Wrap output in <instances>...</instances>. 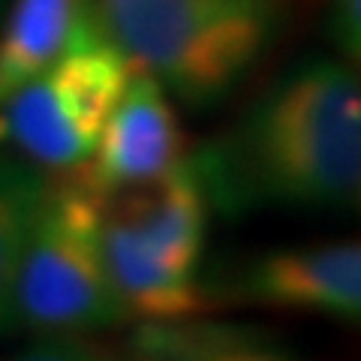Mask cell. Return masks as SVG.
<instances>
[{
  "label": "cell",
  "instance_id": "6da1fadb",
  "mask_svg": "<svg viewBox=\"0 0 361 361\" xmlns=\"http://www.w3.org/2000/svg\"><path fill=\"white\" fill-rule=\"evenodd\" d=\"M220 196L298 208L355 205L361 90L346 61H307L259 99L229 148L196 166Z\"/></svg>",
  "mask_w": 361,
  "mask_h": 361
},
{
  "label": "cell",
  "instance_id": "7a4b0ae2",
  "mask_svg": "<svg viewBox=\"0 0 361 361\" xmlns=\"http://www.w3.org/2000/svg\"><path fill=\"white\" fill-rule=\"evenodd\" d=\"M283 0H87L85 27L187 106L223 99L274 39Z\"/></svg>",
  "mask_w": 361,
  "mask_h": 361
},
{
  "label": "cell",
  "instance_id": "3957f363",
  "mask_svg": "<svg viewBox=\"0 0 361 361\" xmlns=\"http://www.w3.org/2000/svg\"><path fill=\"white\" fill-rule=\"evenodd\" d=\"M205 184L187 160L151 184L99 196L103 259L127 319L175 322L205 310Z\"/></svg>",
  "mask_w": 361,
  "mask_h": 361
},
{
  "label": "cell",
  "instance_id": "277c9868",
  "mask_svg": "<svg viewBox=\"0 0 361 361\" xmlns=\"http://www.w3.org/2000/svg\"><path fill=\"white\" fill-rule=\"evenodd\" d=\"M13 322L37 334H94L130 322L106 271L99 196L70 172L58 184L45 180L33 211L9 298Z\"/></svg>",
  "mask_w": 361,
  "mask_h": 361
},
{
  "label": "cell",
  "instance_id": "5b68a950",
  "mask_svg": "<svg viewBox=\"0 0 361 361\" xmlns=\"http://www.w3.org/2000/svg\"><path fill=\"white\" fill-rule=\"evenodd\" d=\"M130 66L78 27L61 58L0 103V142L51 172H70L94 154Z\"/></svg>",
  "mask_w": 361,
  "mask_h": 361
},
{
  "label": "cell",
  "instance_id": "8992f818",
  "mask_svg": "<svg viewBox=\"0 0 361 361\" xmlns=\"http://www.w3.org/2000/svg\"><path fill=\"white\" fill-rule=\"evenodd\" d=\"M184 163V133L172 97L154 75L133 70L94 154L70 175L94 196H111L169 175Z\"/></svg>",
  "mask_w": 361,
  "mask_h": 361
},
{
  "label": "cell",
  "instance_id": "52a82bcc",
  "mask_svg": "<svg viewBox=\"0 0 361 361\" xmlns=\"http://www.w3.org/2000/svg\"><path fill=\"white\" fill-rule=\"evenodd\" d=\"M241 292L259 307L358 322L361 247L355 238L280 247L247 265Z\"/></svg>",
  "mask_w": 361,
  "mask_h": 361
},
{
  "label": "cell",
  "instance_id": "ba28073f",
  "mask_svg": "<svg viewBox=\"0 0 361 361\" xmlns=\"http://www.w3.org/2000/svg\"><path fill=\"white\" fill-rule=\"evenodd\" d=\"M87 0H16L0 30V103L61 58L85 21Z\"/></svg>",
  "mask_w": 361,
  "mask_h": 361
},
{
  "label": "cell",
  "instance_id": "9c48e42d",
  "mask_svg": "<svg viewBox=\"0 0 361 361\" xmlns=\"http://www.w3.org/2000/svg\"><path fill=\"white\" fill-rule=\"evenodd\" d=\"M127 361H295L253 331L214 322H142Z\"/></svg>",
  "mask_w": 361,
  "mask_h": 361
},
{
  "label": "cell",
  "instance_id": "30bf717a",
  "mask_svg": "<svg viewBox=\"0 0 361 361\" xmlns=\"http://www.w3.org/2000/svg\"><path fill=\"white\" fill-rule=\"evenodd\" d=\"M45 180L33 172L13 163L0 175V329L9 325V298L18 271V256L25 247L33 211L39 205Z\"/></svg>",
  "mask_w": 361,
  "mask_h": 361
},
{
  "label": "cell",
  "instance_id": "8fae6325",
  "mask_svg": "<svg viewBox=\"0 0 361 361\" xmlns=\"http://www.w3.org/2000/svg\"><path fill=\"white\" fill-rule=\"evenodd\" d=\"M9 361H127L90 334H39Z\"/></svg>",
  "mask_w": 361,
  "mask_h": 361
},
{
  "label": "cell",
  "instance_id": "7c38bea8",
  "mask_svg": "<svg viewBox=\"0 0 361 361\" xmlns=\"http://www.w3.org/2000/svg\"><path fill=\"white\" fill-rule=\"evenodd\" d=\"M329 33L343 61L355 63L361 54V0H331Z\"/></svg>",
  "mask_w": 361,
  "mask_h": 361
},
{
  "label": "cell",
  "instance_id": "4fadbf2b",
  "mask_svg": "<svg viewBox=\"0 0 361 361\" xmlns=\"http://www.w3.org/2000/svg\"><path fill=\"white\" fill-rule=\"evenodd\" d=\"M9 166H13V160H9V157H6L4 151H0V175H4V172H6V169H9Z\"/></svg>",
  "mask_w": 361,
  "mask_h": 361
}]
</instances>
